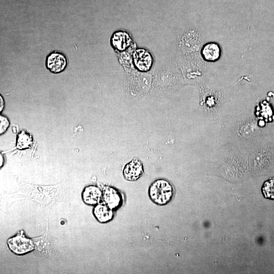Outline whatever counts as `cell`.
Wrapping results in <instances>:
<instances>
[{"label": "cell", "mask_w": 274, "mask_h": 274, "mask_svg": "<svg viewBox=\"0 0 274 274\" xmlns=\"http://www.w3.org/2000/svg\"><path fill=\"white\" fill-rule=\"evenodd\" d=\"M136 67L141 71H147L151 68L153 59L150 53L144 49H137L133 53Z\"/></svg>", "instance_id": "obj_6"}, {"label": "cell", "mask_w": 274, "mask_h": 274, "mask_svg": "<svg viewBox=\"0 0 274 274\" xmlns=\"http://www.w3.org/2000/svg\"><path fill=\"white\" fill-rule=\"evenodd\" d=\"M111 42L112 46L117 50L123 51L130 46L131 39L127 33L117 31L113 35Z\"/></svg>", "instance_id": "obj_8"}, {"label": "cell", "mask_w": 274, "mask_h": 274, "mask_svg": "<svg viewBox=\"0 0 274 274\" xmlns=\"http://www.w3.org/2000/svg\"><path fill=\"white\" fill-rule=\"evenodd\" d=\"M0 112H2L5 107V101L3 97L2 96V95H0Z\"/></svg>", "instance_id": "obj_14"}, {"label": "cell", "mask_w": 274, "mask_h": 274, "mask_svg": "<svg viewBox=\"0 0 274 274\" xmlns=\"http://www.w3.org/2000/svg\"><path fill=\"white\" fill-rule=\"evenodd\" d=\"M221 50L219 46L216 43H209L203 47L202 54L203 58L210 61L217 60L220 56Z\"/></svg>", "instance_id": "obj_11"}, {"label": "cell", "mask_w": 274, "mask_h": 274, "mask_svg": "<svg viewBox=\"0 0 274 274\" xmlns=\"http://www.w3.org/2000/svg\"><path fill=\"white\" fill-rule=\"evenodd\" d=\"M102 197L104 203L112 210L118 209L123 203L122 195L113 187H106L104 189Z\"/></svg>", "instance_id": "obj_5"}, {"label": "cell", "mask_w": 274, "mask_h": 274, "mask_svg": "<svg viewBox=\"0 0 274 274\" xmlns=\"http://www.w3.org/2000/svg\"><path fill=\"white\" fill-rule=\"evenodd\" d=\"M93 214L100 223H106L111 220L114 216L113 210L105 203L97 204L93 209Z\"/></svg>", "instance_id": "obj_9"}, {"label": "cell", "mask_w": 274, "mask_h": 274, "mask_svg": "<svg viewBox=\"0 0 274 274\" xmlns=\"http://www.w3.org/2000/svg\"><path fill=\"white\" fill-rule=\"evenodd\" d=\"M102 194V192L98 187L90 185L84 188L82 193V198L85 203L89 205H95L99 202Z\"/></svg>", "instance_id": "obj_7"}, {"label": "cell", "mask_w": 274, "mask_h": 274, "mask_svg": "<svg viewBox=\"0 0 274 274\" xmlns=\"http://www.w3.org/2000/svg\"><path fill=\"white\" fill-rule=\"evenodd\" d=\"M174 188L167 181L158 179L150 186L149 195L155 203L163 206L169 202L174 195Z\"/></svg>", "instance_id": "obj_1"}, {"label": "cell", "mask_w": 274, "mask_h": 274, "mask_svg": "<svg viewBox=\"0 0 274 274\" xmlns=\"http://www.w3.org/2000/svg\"><path fill=\"white\" fill-rule=\"evenodd\" d=\"M144 169L142 162L135 158L127 163L123 170V174L125 180L129 181H135L143 174Z\"/></svg>", "instance_id": "obj_4"}, {"label": "cell", "mask_w": 274, "mask_h": 274, "mask_svg": "<svg viewBox=\"0 0 274 274\" xmlns=\"http://www.w3.org/2000/svg\"><path fill=\"white\" fill-rule=\"evenodd\" d=\"M10 123L7 117L1 115L0 116V134H4L9 127Z\"/></svg>", "instance_id": "obj_13"}, {"label": "cell", "mask_w": 274, "mask_h": 274, "mask_svg": "<svg viewBox=\"0 0 274 274\" xmlns=\"http://www.w3.org/2000/svg\"><path fill=\"white\" fill-rule=\"evenodd\" d=\"M33 138L29 132L22 130L17 135L16 147L19 150H24L31 147Z\"/></svg>", "instance_id": "obj_10"}, {"label": "cell", "mask_w": 274, "mask_h": 274, "mask_svg": "<svg viewBox=\"0 0 274 274\" xmlns=\"http://www.w3.org/2000/svg\"><path fill=\"white\" fill-rule=\"evenodd\" d=\"M7 243L10 249L18 255L24 254L34 249L32 241L24 236L23 231H21L16 236L9 238Z\"/></svg>", "instance_id": "obj_3"}, {"label": "cell", "mask_w": 274, "mask_h": 274, "mask_svg": "<svg viewBox=\"0 0 274 274\" xmlns=\"http://www.w3.org/2000/svg\"><path fill=\"white\" fill-rule=\"evenodd\" d=\"M0 159H1V167L3 165L4 162V156L1 154L0 155Z\"/></svg>", "instance_id": "obj_15"}, {"label": "cell", "mask_w": 274, "mask_h": 274, "mask_svg": "<svg viewBox=\"0 0 274 274\" xmlns=\"http://www.w3.org/2000/svg\"><path fill=\"white\" fill-rule=\"evenodd\" d=\"M261 190L265 198L274 200V178L265 182Z\"/></svg>", "instance_id": "obj_12"}, {"label": "cell", "mask_w": 274, "mask_h": 274, "mask_svg": "<svg viewBox=\"0 0 274 274\" xmlns=\"http://www.w3.org/2000/svg\"><path fill=\"white\" fill-rule=\"evenodd\" d=\"M45 65L47 69L51 73L58 74L66 69L68 65V59L62 52L53 51L47 56Z\"/></svg>", "instance_id": "obj_2"}]
</instances>
